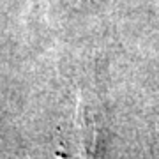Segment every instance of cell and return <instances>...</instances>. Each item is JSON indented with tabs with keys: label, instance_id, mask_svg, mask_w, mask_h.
I'll return each mask as SVG.
<instances>
[{
	"label": "cell",
	"instance_id": "1",
	"mask_svg": "<svg viewBox=\"0 0 159 159\" xmlns=\"http://www.w3.org/2000/svg\"><path fill=\"white\" fill-rule=\"evenodd\" d=\"M71 145H73L71 159H101L97 122L81 97H78L74 110Z\"/></svg>",
	"mask_w": 159,
	"mask_h": 159
}]
</instances>
